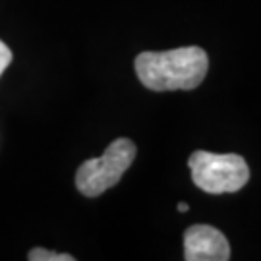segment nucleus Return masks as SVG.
<instances>
[{
  "instance_id": "1",
  "label": "nucleus",
  "mask_w": 261,
  "mask_h": 261,
  "mask_svg": "<svg viewBox=\"0 0 261 261\" xmlns=\"http://www.w3.org/2000/svg\"><path fill=\"white\" fill-rule=\"evenodd\" d=\"M138 80L151 91L196 89L205 80L209 56L199 47H180L163 53L145 50L136 58Z\"/></svg>"
},
{
  "instance_id": "2",
  "label": "nucleus",
  "mask_w": 261,
  "mask_h": 261,
  "mask_svg": "<svg viewBox=\"0 0 261 261\" xmlns=\"http://www.w3.org/2000/svg\"><path fill=\"white\" fill-rule=\"evenodd\" d=\"M192 180L205 194H234L250 180V168L236 153L194 151L188 159Z\"/></svg>"
},
{
  "instance_id": "3",
  "label": "nucleus",
  "mask_w": 261,
  "mask_h": 261,
  "mask_svg": "<svg viewBox=\"0 0 261 261\" xmlns=\"http://www.w3.org/2000/svg\"><path fill=\"white\" fill-rule=\"evenodd\" d=\"M136 143L128 138L114 140L97 159L85 161L75 172V188L85 197H97L116 186L136 159Z\"/></svg>"
},
{
  "instance_id": "4",
  "label": "nucleus",
  "mask_w": 261,
  "mask_h": 261,
  "mask_svg": "<svg viewBox=\"0 0 261 261\" xmlns=\"http://www.w3.org/2000/svg\"><path fill=\"white\" fill-rule=\"evenodd\" d=\"M230 257V244L219 228L209 224H194L184 232L186 261H226Z\"/></svg>"
},
{
  "instance_id": "5",
  "label": "nucleus",
  "mask_w": 261,
  "mask_h": 261,
  "mask_svg": "<svg viewBox=\"0 0 261 261\" xmlns=\"http://www.w3.org/2000/svg\"><path fill=\"white\" fill-rule=\"evenodd\" d=\"M28 259L29 261H74V257L68 255V253L50 252V250H45V248H33L28 253Z\"/></svg>"
},
{
  "instance_id": "6",
  "label": "nucleus",
  "mask_w": 261,
  "mask_h": 261,
  "mask_svg": "<svg viewBox=\"0 0 261 261\" xmlns=\"http://www.w3.org/2000/svg\"><path fill=\"white\" fill-rule=\"evenodd\" d=\"M10 62H12V50L8 48L6 43L0 41V75L4 74V70L8 68Z\"/></svg>"
},
{
  "instance_id": "7",
  "label": "nucleus",
  "mask_w": 261,
  "mask_h": 261,
  "mask_svg": "<svg viewBox=\"0 0 261 261\" xmlns=\"http://www.w3.org/2000/svg\"><path fill=\"white\" fill-rule=\"evenodd\" d=\"M178 211H180V213H186V211H188V203L180 201V203H178Z\"/></svg>"
}]
</instances>
